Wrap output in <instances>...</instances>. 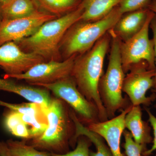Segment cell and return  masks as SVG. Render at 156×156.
<instances>
[{
	"mask_svg": "<svg viewBox=\"0 0 156 156\" xmlns=\"http://www.w3.org/2000/svg\"><path fill=\"white\" fill-rule=\"evenodd\" d=\"M111 42L108 31L90 50L76 57L71 74L79 91L97 107L100 122L108 119L99 96L98 85L103 75L104 62Z\"/></svg>",
	"mask_w": 156,
	"mask_h": 156,
	"instance_id": "cell-1",
	"label": "cell"
},
{
	"mask_svg": "<svg viewBox=\"0 0 156 156\" xmlns=\"http://www.w3.org/2000/svg\"><path fill=\"white\" fill-rule=\"evenodd\" d=\"M48 122L44 132L37 137L26 141L39 150L62 154L69 151L75 134V127L70 108L63 100L53 98L47 108H42Z\"/></svg>",
	"mask_w": 156,
	"mask_h": 156,
	"instance_id": "cell-2",
	"label": "cell"
},
{
	"mask_svg": "<svg viewBox=\"0 0 156 156\" xmlns=\"http://www.w3.org/2000/svg\"><path fill=\"white\" fill-rule=\"evenodd\" d=\"M83 11L81 2L75 10L45 22L33 34L16 43L23 51L41 56L46 61H62L60 43L70 27L80 20Z\"/></svg>",
	"mask_w": 156,
	"mask_h": 156,
	"instance_id": "cell-3",
	"label": "cell"
},
{
	"mask_svg": "<svg viewBox=\"0 0 156 156\" xmlns=\"http://www.w3.org/2000/svg\"><path fill=\"white\" fill-rule=\"evenodd\" d=\"M122 15L118 6L101 19L94 21L79 20L75 23L67 31L59 45L62 60L90 50Z\"/></svg>",
	"mask_w": 156,
	"mask_h": 156,
	"instance_id": "cell-4",
	"label": "cell"
},
{
	"mask_svg": "<svg viewBox=\"0 0 156 156\" xmlns=\"http://www.w3.org/2000/svg\"><path fill=\"white\" fill-rule=\"evenodd\" d=\"M108 66L106 72L101 78L98 91L106 110L108 119L115 117L118 111H122L131 104L122 95L123 82L126 73L123 70L120 52L119 39L112 32Z\"/></svg>",
	"mask_w": 156,
	"mask_h": 156,
	"instance_id": "cell-5",
	"label": "cell"
},
{
	"mask_svg": "<svg viewBox=\"0 0 156 156\" xmlns=\"http://www.w3.org/2000/svg\"><path fill=\"white\" fill-rule=\"evenodd\" d=\"M38 86L46 88L68 104L84 125L100 122L97 107L79 91L71 76L52 83Z\"/></svg>",
	"mask_w": 156,
	"mask_h": 156,
	"instance_id": "cell-6",
	"label": "cell"
},
{
	"mask_svg": "<svg viewBox=\"0 0 156 156\" xmlns=\"http://www.w3.org/2000/svg\"><path fill=\"white\" fill-rule=\"evenodd\" d=\"M155 14L151 11L141 30L125 42L120 41V52L123 70L127 73L134 65L145 61L152 69H155L154 44L149 36L150 23Z\"/></svg>",
	"mask_w": 156,
	"mask_h": 156,
	"instance_id": "cell-7",
	"label": "cell"
},
{
	"mask_svg": "<svg viewBox=\"0 0 156 156\" xmlns=\"http://www.w3.org/2000/svg\"><path fill=\"white\" fill-rule=\"evenodd\" d=\"M155 69L150 67L147 62L141 61L134 65L125 76L122 91L129 97L133 106H148L155 100L156 94L147 96V92L154 85Z\"/></svg>",
	"mask_w": 156,
	"mask_h": 156,
	"instance_id": "cell-8",
	"label": "cell"
},
{
	"mask_svg": "<svg viewBox=\"0 0 156 156\" xmlns=\"http://www.w3.org/2000/svg\"><path fill=\"white\" fill-rule=\"evenodd\" d=\"M76 57L72 56L62 61L43 62L34 66L25 73L14 75L5 74L3 78L24 80L33 86L52 83L71 76Z\"/></svg>",
	"mask_w": 156,
	"mask_h": 156,
	"instance_id": "cell-9",
	"label": "cell"
},
{
	"mask_svg": "<svg viewBox=\"0 0 156 156\" xmlns=\"http://www.w3.org/2000/svg\"><path fill=\"white\" fill-rule=\"evenodd\" d=\"M56 17L38 11L27 17L3 19L0 23V46L7 42L17 43L30 36L42 24Z\"/></svg>",
	"mask_w": 156,
	"mask_h": 156,
	"instance_id": "cell-10",
	"label": "cell"
},
{
	"mask_svg": "<svg viewBox=\"0 0 156 156\" xmlns=\"http://www.w3.org/2000/svg\"><path fill=\"white\" fill-rule=\"evenodd\" d=\"M46 61L41 56L23 50L17 43L9 42L0 46V68L6 74H19Z\"/></svg>",
	"mask_w": 156,
	"mask_h": 156,
	"instance_id": "cell-11",
	"label": "cell"
},
{
	"mask_svg": "<svg viewBox=\"0 0 156 156\" xmlns=\"http://www.w3.org/2000/svg\"><path fill=\"white\" fill-rule=\"evenodd\" d=\"M131 105L122 111L119 115L104 122L89 124V130L100 135L107 143L114 156H126L121 150V140L125 130V118L132 108Z\"/></svg>",
	"mask_w": 156,
	"mask_h": 156,
	"instance_id": "cell-12",
	"label": "cell"
},
{
	"mask_svg": "<svg viewBox=\"0 0 156 156\" xmlns=\"http://www.w3.org/2000/svg\"><path fill=\"white\" fill-rule=\"evenodd\" d=\"M0 91L17 94L44 108L49 106L53 99L50 91L46 88L17 83L11 79L0 77Z\"/></svg>",
	"mask_w": 156,
	"mask_h": 156,
	"instance_id": "cell-13",
	"label": "cell"
},
{
	"mask_svg": "<svg viewBox=\"0 0 156 156\" xmlns=\"http://www.w3.org/2000/svg\"><path fill=\"white\" fill-rule=\"evenodd\" d=\"M151 11L146 8L123 14L111 30L121 42L126 41L141 30Z\"/></svg>",
	"mask_w": 156,
	"mask_h": 156,
	"instance_id": "cell-14",
	"label": "cell"
},
{
	"mask_svg": "<svg viewBox=\"0 0 156 156\" xmlns=\"http://www.w3.org/2000/svg\"><path fill=\"white\" fill-rule=\"evenodd\" d=\"M125 126L131 133L134 141L146 151L147 146L152 143L153 138L151 134V128L149 122L143 120L140 105H132L126 115Z\"/></svg>",
	"mask_w": 156,
	"mask_h": 156,
	"instance_id": "cell-15",
	"label": "cell"
},
{
	"mask_svg": "<svg viewBox=\"0 0 156 156\" xmlns=\"http://www.w3.org/2000/svg\"><path fill=\"white\" fill-rule=\"evenodd\" d=\"M70 114L75 127V134L71 141V147H76L78 137L84 136L89 138L96 148L95 152L90 151V156H114L102 137L89 130L87 126L82 124L78 119L75 113L71 109H70Z\"/></svg>",
	"mask_w": 156,
	"mask_h": 156,
	"instance_id": "cell-16",
	"label": "cell"
},
{
	"mask_svg": "<svg viewBox=\"0 0 156 156\" xmlns=\"http://www.w3.org/2000/svg\"><path fill=\"white\" fill-rule=\"evenodd\" d=\"M122 0H82L83 11L80 20L94 21L108 15Z\"/></svg>",
	"mask_w": 156,
	"mask_h": 156,
	"instance_id": "cell-17",
	"label": "cell"
},
{
	"mask_svg": "<svg viewBox=\"0 0 156 156\" xmlns=\"http://www.w3.org/2000/svg\"><path fill=\"white\" fill-rule=\"evenodd\" d=\"M39 11L60 17L75 10L82 0H33Z\"/></svg>",
	"mask_w": 156,
	"mask_h": 156,
	"instance_id": "cell-18",
	"label": "cell"
},
{
	"mask_svg": "<svg viewBox=\"0 0 156 156\" xmlns=\"http://www.w3.org/2000/svg\"><path fill=\"white\" fill-rule=\"evenodd\" d=\"M6 108L3 119V124L6 130L13 136L23 140H30V136L28 126L23 120L21 114Z\"/></svg>",
	"mask_w": 156,
	"mask_h": 156,
	"instance_id": "cell-19",
	"label": "cell"
},
{
	"mask_svg": "<svg viewBox=\"0 0 156 156\" xmlns=\"http://www.w3.org/2000/svg\"><path fill=\"white\" fill-rule=\"evenodd\" d=\"M3 19H14L27 17L39 10L33 0H11L2 7Z\"/></svg>",
	"mask_w": 156,
	"mask_h": 156,
	"instance_id": "cell-20",
	"label": "cell"
},
{
	"mask_svg": "<svg viewBox=\"0 0 156 156\" xmlns=\"http://www.w3.org/2000/svg\"><path fill=\"white\" fill-rule=\"evenodd\" d=\"M6 143L12 156H50V153L39 150L23 140L9 139Z\"/></svg>",
	"mask_w": 156,
	"mask_h": 156,
	"instance_id": "cell-21",
	"label": "cell"
},
{
	"mask_svg": "<svg viewBox=\"0 0 156 156\" xmlns=\"http://www.w3.org/2000/svg\"><path fill=\"white\" fill-rule=\"evenodd\" d=\"M23 121L28 126L30 139L41 135L48 127L47 119L44 112L39 115L22 114Z\"/></svg>",
	"mask_w": 156,
	"mask_h": 156,
	"instance_id": "cell-22",
	"label": "cell"
},
{
	"mask_svg": "<svg viewBox=\"0 0 156 156\" xmlns=\"http://www.w3.org/2000/svg\"><path fill=\"white\" fill-rule=\"evenodd\" d=\"M0 106L18 112L22 114L39 115L42 113V107L37 104L23 103L13 104L8 103L0 100Z\"/></svg>",
	"mask_w": 156,
	"mask_h": 156,
	"instance_id": "cell-23",
	"label": "cell"
},
{
	"mask_svg": "<svg viewBox=\"0 0 156 156\" xmlns=\"http://www.w3.org/2000/svg\"><path fill=\"white\" fill-rule=\"evenodd\" d=\"M92 143L86 136H79L77 140L76 144L74 149L62 154L50 153V156H90L89 147Z\"/></svg>",
	"mask_w": 156,
	"mask_h": 156,
	"instance_id": "cell-24",
	"label": "cell"
},
{
	"mask_svg": "<svg viewBox=\"0 0 156 156\" xmlns=\"http://www.w3.org/2000/svg\"><path fill=\"white\" fill-rule=\"evenodd\" d=\"M123 134L125 142L123 147L125 149L126 156H143V153L145 150L134 141L131 133L125 130Z\"/></svg>",
	"mask_w": 156,
	"mask_h": 156,
	"instance_id": "cell-25",
	"label": "cell"
},
{
	"mask_svg": "<svg viewBox=\"0 0 156 156\" xmlns=\"http://www.w3.org/2000/svg\"><path fill=\"white\" fill-rule=\"evenodd\" d=\"M151 0H122L119 7L123 14L147 8Z\"/></svg>",
	"mask_w": 156,
	"mask_h": 156,
	"instance_id": "cell-26",
	"label": "cell"
},
{
	"mask_svg": "<svg viewBox=\"0 0 156 156\" xmlns=\"http://www.w3.org/2000/svg\"><path fill=\"white\" fill-rule=\"evenodd\" d=\"M145 110L147 113L148 116V122L152 128L154 133L152 145L150 148L147 149L142 154L143 156H149L151 155L153 153L156 151V117L152 113L149 109L145 108Z\"/></svg>",
	"mask_w": 156,
	"mask_h": 156,
	"instance_id": "cell-27",
	"label": "cell"
},
{
	"mask_svg": "<svg viewBox=\"0 0 156 156\" xmlns=\"http://www.w3.org/2000/svg\"><path fill=\"white\" fill-rule=\"evenodd\" d=\"M150 28L151 29L153 34V39L154 44V51H155V75L154 78V85L153 87L152 92L154 93H156V16L155 15L154 17L150 23Z\"/></svg>",
	"mask_w": 156,
	"mask_h": 156,
	"instance_id": "cell-28",
	"label": "cell"
},
{
	"mask_svg": "<svg viewBox=\"0 0 156 156\" xmlns=\"http://www.w3.org/2000/svg\"><path fill=\"white\" fill-rule=\"evenodd\" d=\"M0 156H12L6 142L0 141Z\"/></svg>",
	"mask_w": 156,
	"mask_h": 156,
	"instance_id": "cell-29",
	"label": "cell"
},
{
	"mask_svg": "<svg viewBox=\"0 0 156 156\" xmlns=\"http://www.w3.org/2000/svg\"><path fill=\"white\" fill-rule=\"evenodd\" d=\"M147 8L153 12L156 16V0H154L153 2L150 3L147 6Z\"/></svg>",
	"mask_w": 156,
	"mask_h": 156,
	"instance_id": "cell-30",
	"label": "cell"
},
{
	"mask_svg": "<svg viewBox=\"0 0 156 156\" xmlns=\"http://www.w3.org/2000/svg\"><path fill=\"white\" fill-rule=\"evenodd\" d=\"M11 0H0V5L2 7L8 4Z\"/></svg>",
	"mask_w": 156,
	"mask_h": 156,
	"instance_id": "cell-31",
	"label": "cell"
},
{
	"mask_svg": "<svg viewBox=\"0 0 156 156\" xmlns=\"http://www.w3.org/2000/svg\"><path fill=\"white\" fill-rule=\"evenodd\" d=\"M3 19L2 15V6L0 5V23L2 20Z\"/></svg>",
	"mask_w": 156,
	"mask_h": 156,
	"instance_id": "cell-32",
	"label": "cell"
},
{
	"mask_svg": "<svg viewBox=\"0 0 156 156\" xmlns=\"http://www.w3.org/2000/svg\"><path fill=\"white\" fill-rule=\"evenodd\" d=\"M154 107H155V108H156V103L155 104Z\"/></svg>",
	"mask_w": 156,
	"mask_h": 156,
	"instance_id": "cell-33",
	"label": "cell"
},
{
	"mask_svg": "<svg viewBox=\"0 0 156 156\" xmlns=\"http://www.w3.org/2000/svg\"><path fill=\"white\" fill-rule=\"evenodd\" d=\"M153 156H156V154H155Z\"/></svg>",
	"mask_w": 156,
	"mask_h": 156,
	"instance_id": "cell-34",
	"label": "cell"
}]
</instances>
